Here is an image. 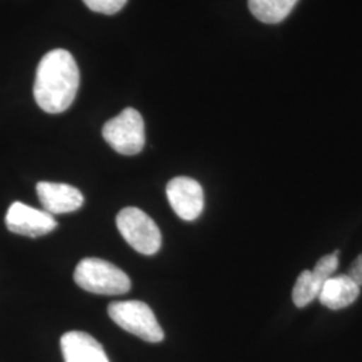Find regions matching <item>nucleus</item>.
Segmentation results:
<instances>
[{"mask_svg":"<svg viewBox=\"0 0 362 362\" xmlns=\"http://www.w3.org/2000/svg\"><path fill=\"white\" fill-rule=\"evenodd\" d=\"M74 281L81 288L101 296H119L130 290L129 276L113 263L100 258L81 260Z\"/></svg>","mask_w":362,"mask_h":362,"instance_id":"nucleus-2","label":"nucleus"},{"mask_svg":"<svg viewBox=\"0 0 362 362\" xmlns=\"http://www.w3.org/2000/svg\"><path fill=\"white\" fill-rule=\"evenodd\" d=\"M322 284L309 270L300 272L293 288V302L297 308H305L318 298Z\"/></svg>","mask_w":362,"mask_h":362,"instance_id":"nucleus-12","label":"nucleus"},{"mask_svg":"<svg viewBox=\"0 0 362 362\" xmlns=\"http://www.w3.org/2000/svg\"><path fill=\"white\" fill-rule=\"evenodd\" d=\"M65 362H109L103 345L83 332H69L61 339Z\"/></svg>","mask_w":362,"mask_h":362,"instance_id":"nucleus-9","label":"nucleus"},{"mask_svg":"<svg viewBox=\"0 0 362 362\" xmlns=\"http://www.w3.org/2000/svg\"><path fill=\"white\" fill-rule=\"evenodd\" d=\"M79 88V70L74 57L64 49L47 52L39 62L34 97L47 113H62L73 104Z\"/></svg>","mask_w":362,"mask_h":362,"instance_id":"nucleus-1","label":"nucleus"},{"mask_svg":"<svg viewBox=\"0 0 362 362\" xmlns=\"http://www.w3.org/2000/svg\"><path fill=\"white\" fill-rule=\"evenodd\" d=\"M128 0H83V3L94 13L113 15L118 13Z\"/></svg>","mask_w":362,"mask_h":362,"instance_id":"nucleus-14","label":"nucleus"},{"mask_svg":"<svg viewBox=\"0 0 362 362\" xmlns=\"http://www.w3.org/2000/svg\"><path fill=\"white\" fill-rule=\"evenodd\" d=\"M360 296V286L356 285L349 276L337 275L325 281L318 294L320 302L330 310L345 309L354 303Z\"/></svg>","mask_w":362,"mask_h":362,"instance_id":"nucleus-10","label":"nucleus"},{"mask_svg":"<svg viewBox=\"0 0 362 362\" xmlns=\"http://www.w3.org/2000/svg\"><path fill=\"white\" fill-rule=\"evenodd\" d=\"M37 194L43 209L52 215L74 212L83 204V194L73 185L64 182L40 181Z\"/></svg>","mask_w":362,"mask_h":362,"instance_id":"nucleus-8","label":"nucleus"},{"mask_svg":"<svg viewBox=\"0 0 362 362\" xmlns=\"http://www.w3.org/2000/svg\"><path fill=\"white\" fill-rule=\"evenodd\" d=\"M298 0H248L251 13L263 23L275 25L285 21Z\"/></svg>","mask_w":362,"mask_h":362,"instance_id":"nucleus-11","label":"nucleus"},{"mask_svg":"<svg viewBox=\"0 0 362 362\" xmlns=\"http://www.w3.org/2000/svg\"><path fill=\"white\" fill-rule=\"evenodd\" d=\"M338 254L339 251L337 250L333 254L325 255L322 258L320 259L314 269L311 270L313 275L324 285L325 281H327L329 278L333 276V274L336 272L337 267H338Z\"/></svg>","mask_w":362,"mask_h":362,"instance_id":"nucleus-13","label":"nucleus"},{"mask_svg":"<svg viewBox=\"0 0 362 362\" xmlns=\"http://www.w3.org/2000/svg\"><path fill=\"white\" fill-rule=\"evenodd\" d=\"M167 197L175 214L182 220L197 219L204 208L202 185L191 177H175L167 185Z\"/></svg>","mask_w":362,"mask_h":362,"instance_id":"nucleus-6","label":"nucleus"},{"mask_svg":"<svg viewBox=\"0 0 362 362\" xmlns=\"http://www.w3.org/2000/svg\"><path fill=\"white\" fill-rule=\"evenodd\" d=\"M109 317L119 327L146 342L157 344L164 339V330L155 313L141 300H118L109 305Z\"/></svg>","mask_w":362,"mask_h":362,"instance_id":"nucleus-3","label":"nucleus"},{"mask_svg":"<svg viewBox=\"0 0 362 362\" xmlns=\"http://www.w3.org/2000/svg\"><path fill=\"white\" fill-rule=\"evenodd\" d=\"M350 279L357 286H362V254H360L356 260L351 263L349 272L346 274Z\"/></svg>","mask_w":362,"mask_h":362,"instance_id":"nucleus-15","label":"nucleus"},{"mask_svg":"<svg viewBox=\"0 0 362 362\" xmlns=\"http://www.w3.org/2000/svg\"><path fill=\"white\" fill-rule=\"evenodd\" d=\"M117 227L128 245L140 254L153 255L161 247V233L157 224L140 208L119 211Z\"/></svg>","mask_w":362,"mask_h":362,"instance_id":"nucleus-5","label":"nucleus"},{"mask_svg":"<svg viewBox=\"0 0 362 362\" xmlns=\"http://www.w3.org/2000/svg\"><path fill=\"white\" fill-rule=\"evenodd\" d=\"M103 136L117 153L134 156L140 153L145 145V125L141 115L127 107L118 116L109 119L103 128Z\"/></svg>","mask_w":362,"mask_h":362,"instance_id":"nucleus-4","label":"nucleus"},{"mask_svg":"<svg viewBox=\"0 0 362 362\" xmlns=\"http://www.w3.org/2000/svg\"><path fill=\"white\" fill-rule=\"evenodd\" d=\"M6 226L13 233L28 238H39L55 230L57 220L45 209H37L15 202L6 215Z\"/></svg>","mask_w":362,"mask_h":362,"instance_id":"nucleus-7","label":"nucleus"}]
</instances>
